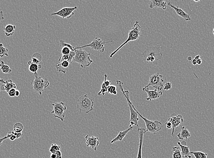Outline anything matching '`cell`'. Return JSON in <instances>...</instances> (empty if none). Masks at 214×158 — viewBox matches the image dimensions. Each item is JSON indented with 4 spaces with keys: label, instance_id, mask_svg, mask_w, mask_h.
<instances>
[{
    "label": "cell",
    "instance_id": "cell-47",
    "mask_svg": "<svg viewBox=\"0 0 214 158\" xmlns=\"http://www.w3.org/2000/svg\"><path fill=\"white\" fill-rule=\"evenodd\" d=\"M202 62V61L201 58L197 60V64H198V65H201V64Z\"/></svg>",
    "mask_w": 214,
    "mask_h": 158
},
{
    "label": "cell",
    "instance_id": "cell-54",
    "mask_svg": "<svg viewBox=\"0 0 214 158\" xmlns=\"http://www.w3.org/2000/svg\"><path fill=\"white\" fill-rule=\"evenodd\" d=\"M213 34H214V28H213Z\"/></svg>",
    "mask_w": 214,
    "mask_h": 158
},
{
    "label": "cell",
    "instance_id": "cell-52",
    "mask_svg": "<svg viewBox=\"0 0 214 158\" xmlns=\"http://www.w3.org/2000/svg\"><path fill=\"white\" fill-rule=\"evenodd\" d=\"M187 59L188 61H191L192 60V58L191 56H189V57H188Z\"/></svg>",
    "mask_w": 214,
    "mask_h": 158
},
{
    "label": "cell",
    "instance_id": "cell-33",
    "mask_svg": "<svg viewBox=\"0 0 214 158\" xmlns=\"http://www.w3.org/2000/svg\"><path fill=\"white\" fill-rule=\"evenodd\" d=\"M107 92L111 94L117 95V91L116 86L110 85V86H108V88Z\"/></svg>",
    "mask_w": 214,
    "mask_h": 158
},
{
    "label": "cell",
    "instance_id": "cell-10",
    "mask_svg": "<svg viewBox=\"0 0 214 158\" xmlns=\"http://www.w3.org/2000/svg\"><path fill=\"white\" fill-rule=\"evenodd\" d=\"M54 107L53 111L51 114H53L54 116L58 118L63 122L65 117V111L67 110V107L65 106L63 102L55 103L52 104Z\"/></svg>",
    "mask_w": 214,
    "mask_h": 158
},
{
    "label": "cell",
    "instance_id": "cell-41",
    "mask_svg": "<svg viewBox=\"0 0 214 158\" xmlns=\"http://www.w3.org/2000/svg\"><path fill=\"white\" fill-rule=\"evenodd\" d=\"M4 19V13H3V11H0V22L2 20Z\"/></svg>",
    "mask_w": 214,
    "mask_h": 158
},
{
    "label": "cell",
    "instance_id": "cell-36",
    "mask_svg": "<svg viewBox=\"0 0 214 158\" xmlns=\"http://www.w3.org/2000/svg\"><path fill=\"white\" fill-rule=\"evenodd\" d=\"M68 60H69V55H62L59 58L58 62V63H60L61 62H63V61H67L68 62Z\"/></svg>",
    "mask_w": 214,
    "mask_h": 158
},
{
    "label": "cell",
    "instance_id": "cell-45",
    "mask_svg": "<svg viewBox=\"0 0 214 158\" xmlns=\"http://www.w3.org/2000/svg\"><path fill=\"white\" fill-rule=\"evenodd\" d=\"M14 133V131H9L8 133H7V136H6L8 137V138H10V137L12 135H13Z\"/></svg>",
    "mask_w": 214,
    "mask_h": 158
},
{
    "label": "cell",
    "instance_id": "cell-30",
    "mask_svg": "<svg viewBox=\"0 0 214 158\" xmlns=\"http://www.w3.org/2000/svg\"><path fill=\"white\" fill-rule=\"evenodd\" d=\"M190 154H192L196 158H207L208 154L202 152H190Z\"/></svg>",
    "mask_w": 214,
    "mask_h": 158
},
{
    "label": "cell",
    "instance_id": "cell-48",
    "mask_svg": "<svg viewBox=\"0 0 214 158\" xmlns=\"http://www.w3.org/2000/svg\"><path fill=\"white\" fill-rule=\"evenodd\" d=\"M51 158H57V155L56 154H51L50 155Z\"/></svg>",
    "mask_w": 214,
    "mask_h": 158
},
{
    "label": "cell",
    "instance_id": "cell-4",
    "mask_svg": "<svg viewBox=\"0 0 214 158\" xmlns=\"http://www.w3.org/2000/svg\"><path fill=\"white\" fill-rule=\"evenodd\" d=\"M75 57L73 60V62H77L82 68L89 66L93 63V60L90 58L91 54L82 49H76L75 51Z\"/></svg>",
    "mask_w": 214,
    "mask_h": 158
},
{
    "label": "cell",
    "instance_id": "cell-3",
    "mask_svg": "<svg viewBox=\"0 0 214 158\" xmlns=\"http://www.w3.org/2000/svg\"><path fill=\"white\" fill-rule=\"evenodd\" d=\"M140 34H141V27L139 25V22L136 21L134 24V27L129 31L128 38L123 44L120 46V47L110 54L109 56L110 58H112L120 49L123 48L124 46L128 44V42L138 40L139 38Z\"/></svg>",
    "mask_w": 214,
    "mask_h": 158
},
{
    "label": "cell",
    "instance_id": "cell-49",
    "mask_svg": "<svg viewBox=\"0 0 214 158\" xmlns=\"http://www.w3.org/2000/svg\"><path fill=\"white\" fill-rule=\"evenodd\" d=\"M192 63L193 65H196L197 64V60L196 59H193L192 61Z\"/></svg>",
    "mask_w": 214,
    "mask_h": 158
},
{
    "label": "cell",
    "instance_id": "cell-2",
    "mask_svg": "<svg viewBox=\"0 0 214 158\" xmlns=\"http://www.w3.org/2000/svg\"><path fill=\"white\" fill-rule=\"evenodd\" d=\"M142 54L147 62H151L156 65H157L158 61L161 59L163 56L160 47L158 46L147 48Z\"/></svg>",
    "mask_w": 214,
    "mask_h": 158
},
{
    "label": "cell",
    "instance_id": "cell-5",
    "mask_svg": "<svg viewBox=\"0 0 214 158\" xmlns=\"http://www.w3.org/2000/svg\"><path fill=\"white\" fill-rule=\"evenodd\" d=\"M94 102L92 98L88 97V95L84 94L77 99V109L80 112L90 113L94 110Z\"/></svg>",
    "mask_w": 214,
    "mask_h": 158
},
{
    "label": "cell",
    "instance_id": "cell-35",
    "mask_svg": "<svg viewBox=\"0 0 214 158\" xmlns=\"http://www.w3.org/2000/svg\"><path fill=\"white\" fill-rule=\"evenodd\" d=\"M108 88V87H107V86H101L100 91L98 93V96H101V95L104 96L106 92H107Z\"/></svg>",
    "mask_w": 214,
    "mask_h": 158
},
{
    "label": "cell",
    "instance_id": "cell-37",
    "mask_svg": "<svg viewBox=\"0 0 214 158\" xmlns=\"http://www.w3.org/2000/svg\"><path fill=\"white\" fill-rule=\"evenodd\" d=\"M171 88H172V84L170 82H166L164 85L163 88L165 91H168L171 89Z\"/></svg>",
    "mask_w": 214,
    "mask_h": 158
},
{
    "label": "cell",
    "instance_id": "cell-26",
    "mask_svg": "<svg viewBox=\"0 0 214 158\" xmlns=\"http://www.w3.org/2000/svg\"><path fill=\"white\" fill-rule=\"evenodd\" d=\"M0 69L4 74H9L12 72L8 65L5 64V62L3 61H1L0 63Z\"/></svg>",
    "mask_w": 214,
    "mask_h": 158
},
{
    "label": "cell",
    "instance_id": "cell-25",
    "mask_svg": "<svg viewBox=\"0 0 214 158\" xmlns=\"http://www.w3.org/2000/svg\"><path fill=\"white\" fill-rule=\"evenodd\" d=\"M182 154L180 147H174L172 148V158H182Z\"/></svg>",
    "mask_w": 214,
    "mask_h": 158
},
{
    "label": "cell",
    "instance_id": "cell-50",
    "mask_svg": "<svg viewBox=\"0 0 214 158\" xmlns=\"http://www.w3.org/2000/svg\"><path fill=\"white\" fill-rule=\"evenodd\" d=\"M0 83H2V84H5L6 83V81H5L4 80L2 79H0Z\"/></svg>",
    "mask_w": 214,
    "mask_h": 158
},
{
    "label": "cell",
    "instance_id": "cell-24",
    "mask_svg": "<svg viewBox=\"0 0 214 158\" xmlns=\"http://www.w3.org/2000/svg\"><path fill=\"white\" fill-rule=\"evenodd\" d=\"M27 64L29 65V70L33 73L34 75L37 74L38 69H41L42 67L41 65L32 63L31 61H28Z\"/></svg>",
    "mask_w": 214,
    "mask_h": 158
},
{
    "label": "cell",
    "instance_id": "cell-18",
    "mask_svg": "<svg viewBox=\"0 0 214 158\" xmlns=\"http://www.w3.org/2000/svg\"><path fill=\"white\" fill-rule=\"evenodd\" d=\"M133 129V126H129V128L126 129V130L122 131H120L118 133V136L116 137L115 138H113V140L111 141V144H113L114 143L116 142L120 141H122L123 140L124 138L126 136L127 134L130 131L132 130Z\"/></svg>",
    "mask_w": 214,
    "mask_h": 158
},
{
    "label": "cell",
    "instance_id": "cell-34",
    "mask_svg": "<svg viewBox=\"0 0 214 158\" xmlns=\"http://www.w3.org/2000/svg\"><path fill=\"white\" fill-rule=\"evenodd\" d=\"M71 51V50L68 47H63L61 49V53L63 55H68Z\"/></svg>",
    "mask_w": 214,
    "mask_h": 158
},
{
    "label": "cell",
    "instance_id": "cell-46",
    "mask_svg": "<svg viewBox=\"0 0 214 158\" xmlns=\"http://www.w3.org/2000/svg\"><path fill=\"white\" fill-rule=\"evenodd\" d=\"M20 92L19 90H17V89L16 92H15V97H19L20 96Z\"/></svg>",
    "mask_w": 214,
    "mask_h": 158
},
{
    "label": "cell",
    "instance_id": "cell-16",
    "mask_svg": "<svg viewBox=\"0 0 214 158\" xmlns=\"http://www.w3.org/2000/svg\"><path fill=\"white\" fill-rule=\"evenodd\" d=\"M169 6L173 8L174 10L175 11L176 14L178 15V16L182 17L184 19V20L186 21H190L191 19L190 15L186 13L185 11H184L182 9L180 8L179 7L177 6H174L173 5L171 4V3L169 2L168 4Z\"/></svg>",
    "mask_w": 214,
    "mask_h": 158
},
{
    "label": "cell",
    "instance_id": "cell-43",
    "mask_svg": "<svg viewBox=\"0 0 214 158\" xmlns=\"http://www.w3.org/2000/svg\"><path fill=\"white\" fill-rule=\"evenodd\" d=\"M10 140H11V141H14L15 140V139H17V137H16V136H15L14 135V133L13 135H12V136H11L10 137Z\"/></svg>",
    "mask_w": 214,
    "mask_h": 158
},
{
    "label": "cell",
    "instance_id": "cell-9",
    "mask_svg": "<svg viewBox=\"0 0 214 158\" xmlns=\"http://www.w3.org/2000/svg\"><path fill=\"white\" fill-rule=\"evenodd\" d=\"M162 78L163 76L160 74L158 72L153 74L149 77L148 84L145 86V88H149V86H152L154 89L161 92L164 88L163 84L164 80Z\"/></svg>",
    "mask_w": 214,
    "mask_h": 158
},
{
    "label": "cell",
    "instance_id": "cell-42",
    "mask_svg": "<svg viewBox=\"0 0 214 158\" xmlns=\"http://www.w3.org/2000/svg\"><path fill=\"white\" fill-rule=\"evenodd\" d=\"M7 138H8V137L7 136L5 137L2 138H0V146L2 145L3 144V142L5 140H6Z\"/></svg>",
    "mask_w": 214,
    "mask_h": 158
},
{
    "label": "cell",
    "instance_id": "cell-44",
    "mask_svg": "<svg viewBox=\"0 0 214 158\" xmlns=\"http://www.w3.org/2000/svg\"><path fill=\"white\" fill-rule=\"evenodd\" d=\"M23 136V134L22 133V132L17 133V136H16V137H17V139L20 138L22 137Z\"/></svg>",
    "mask_w": 214,
    "mask_h": 158
},
{
    "label": "cell",
    "instance_id": "cell-11",
    "mask_svg": "<svg viewBox=\"0 0 214 158\" xmlns=\"http://www.w3.org/2000/svg\"><path fill=\"white\" fill-rule=\"evenodd\" d=\"M77 9V6L73 7H64L56 13L51 14V16H58L63 19L70 18L74 15V11Z\"/></svg>",
    "mask_w": 214,
    "mask_h": 158
},
{
    "label": "cell",
    "instance_id": "cell-20",
    "mask_svg": "<svg viewBox=\"0 0 214 158\" xmlns=\"http://www.w3.org/2000/svg\"><path fill=\"white\" fill-rule=\"evenodd\" d=\"M191 136V133L189 131L186 126L181 127L180 133L177 134V137L180 140H187Z\"/></svg>",
    "mask_w": 214,
    "mask_h": 158
},
{
    "label": "cell",
    "instance_id": "cell-1",
    "mask_svg": "<svg viewBox=\"0 0 214 158\" xmlns=\"http://www.w3.org/2000/svg\"><path fill=\"white\" fill-rule=\"evenodd\" d=\"M116 83L118 86L119 88V89L122 92V94L125 97L127 103H128V107H129L130 114V126L135 125V126H137V127H139L138 122L139 120V118H138L139 115L136 112V109H135L134 105L132 104V102L130 100L129 91L128 90H126V91L124 90L123 83L121 81L117 80Z\"/></svg>",
    "mask_w": 214,
    "mask_h": 158
},
{
    "label": "cell",
    "instance_id": "cell-7",
    "mask_svg": "<svg viewBox=\"0 0 214 158\" xmlns=\"http://www.w3.org/2000/svg\"><path fill=\"white\" fill-rule=\"evenodd\" d=\"M113 42V41H102L100 38L98 37H96L89 44L86 45L82 46V47H75L76 49H82L85 48L89 47L92 49H94L95 51H99L101 53H103L105 50V45L106 44Z\"/></svg>",
    "mask_w": 214,
    "mask_h": 158
},
{
    "label": "cell",
    "instance_id": "cell-15",
    "mask_svg": "<svg viewBox=\"0 0 214 158\" xmlns=\"http://www.w3.org/2000/svg\"><path fill=\"white\" fill-rule=\"evenodd\" d=\"M137 131H138V136L139 138V149H138L137 158H142V149L143 144L144 136L147 131L145 129L142 128H139L137 130Z\"/></svg>",
    "mask_w": 214,
    "mask_h": 158
},
{
    "label": "cell",
    "instance_id": "cell-51",
    "mask_svg": "<svg viewBox=\"0 0 214 158\" xmlns=\"http://www.w3.org/2000/svg\"><path fill=\"white\" fill-rule=\"evenodd\" d=\"M200 55H197V56H196V57H195V58H194V59H196V60H198V59H200Z\"/></svg>",
    "mask_w": 214,
    "mask_h": 158
},
{
    "label": "cell",
    "instance_id": "cell-22",
    "mask_svg": "<svg viewBox=\"0 0 214 158\" xmlns=\"http://www.w3.org/2000/svg\"><path fill=\"white\" fill-rule=\"evenodd\" d=\"M15 28L16 27L15 25L8 24L3 28V31L5 35L7 37H10L14 35Z\"/></svg>",
    "mask_w": 214,
    "mask_h": 158
},
{
    "label": "cell",
    "instance_id": "cell-31",
    "mask_svg": "<svg viewBox=\"0 0 214 158\" xmlns=\"http://www.w3.org/2000/svg\"><path fill=\"white\" fill-rule=\"evenodd\" d=\"M61 149V146L56 144H51L50 148L49 149V152L51 154H55L57 151L60 150Z\"/></svg>",
    "mask_w": 214,
    "mask_h": 158
},
{
    "label": "cell",
    "instance_id": "cell-53",
    "mask_svg": "<svg viewBox=\"0 0 214 158\" xmlns=\"http://www.w3.org/2000/svg\"><path fill=\"white\" fill-rule=\"evenodd\" d=\"M194 1H195V2H199V1H196V0H194Z\"/></svg>",
    "mask_w": 214,
    "mask_h": 158
},
{
    "label": "cell",
    "instance_id": "cell-29",
    "mask_svg": "<svg viewBox=\"0 0 214 158\" xmlns=\"http://www.w3.org/2000/svg\"><path fill=\"white\" fill-rule=\"evenodd\" d=\"M23 130V125L21 123H15L13 126L14 132L15 133H21Z\"/></svg>",
    "mask_w": 214,
    "mask_h": 158
},
{
    "label": "cell",
    "instance_id": "cell-19",
    "mask_svg": "<svg viewBox=\"0 0 214 158\" xmlns=\"http://www.w3.org/2000/svg\"><path fill=\"white\" fill-rule=\"evenodd\" d=\"M180 148L181 149V152L182 156L185 158H191V156L189 151V147L187 145L186 142L184 141V145H182V143L180 142H177Z\"/></svg>",
    "mask_w": 214,
    "mask_h": 158
},
{
    "label": "cell",
    "instance_id": "cell-17",
    "mask_svg": "<svg viewBox=\"0 0 214 158\" xmlns=\"http://www.w3.org/2000/svg\"><path fill=\"white\" fill-rule=\"evenodd\" d=\"M149 6L150 9L158 7L165 10L167 8V4L163 0H151L149 3Z\"/></svg>",
    "mask_w": 214,
    "mask_h": 158
},
{
    "label": "cell",
    "instance_id": "cell-32",
    "mask_svg": "<svg viewBox=\"0 0 214 158\" xmlns=\"http://www.w3.org/2000/svg\"><path fill=\"white\" fill-rule=\"evenodd\" d=\"M59 42H60V46L62 48L64 47H68L71 50V51H73V52H75L76 50L75 49V47H73L70 44H67L63 40H61Z\"/></svg>",
    "mask_w": 214,
    "mask_h": 158
},
{
    "label": "cell",
    "instance_id": "cell-8",
    "mask_svg": "<svg viewBox=\"0 0 214 158\" xmlns=\"http://www.w3.org/2000/svg\"><path fill=\"white\" fill-rule=\"evenodd\" d=\"M35 79L32 83V88L35 92L42 95L44 89L49 86L50 83L47 79H43L37 74H34Z\"/></svg>",
    "mask_w": 214,
    "mask_h": 158
},
{
    "label": "cell",
    "instance_id": "cell-39",
    "mask_svg": "<svg viewBox=\"0 0 214 158\" xmlns=\"http://www.w3.org/2000/svg\"><path fill=\"white\" fill-rule=\"evenodd\" d=\"M165 124L166 126V129H170L172 128V125L170 122H168H168H166Z\"/></svg>",
    "mask_w": 214,
    "mask_h": 158
},
{
    "label": "cell",
    "instance_id": "cell-14",
    "mask_svg": "<svg viewBox=\"0 0 214 158\" xmlns=\"http://www.w3.org/2000/svg\"><path fill=\"white\" fill-rule=\"evenodd\" d=\"M85 138L87 146L92 148L94 151H97V148L100 143L99 141V138L94 136L90 137L87 134L85 137Z\"/></svg>",
    "mask_w": 214,
    "mask_h": 158
},
{
    "label": "cell",
    "instance_id": "cell-6",
    "mask_svg": "<svg viewBox=\"0 0 214 158\" xmlns=\"http://www.w3.org/2000/svg\"><path fill=\"white\" fill-rule=\"evenodd\" d=\"M136 112L138 113V115L143 119L144 121L145 122L147 131L149 132L150 133L154 134L157 133L162 129L163 126L160 121H158V120L151 121V120H149L141 115V114H140V113H139L137 110H136Z\"/></svg>",
    "mask_w": 214,
    "mask_h": 158
},
{
    "label": "cell",
    "instance_id": "cell-40",
    "mask_svg": "<svg viewBox=\"0 0 214 158\" xmlns=\"http://www.w3.org/2000/svg\"><path fill=\"white\" fill-rule=\"evenodd\" d=\"M57 155V158H62V152L60 151V150L59 151H57V152L55 153Z\"/></svg>",
    "mask_w": 214,
    "mask_h": 158
},
{
    "label": "cell",
    "instance_id": "cell-38",
    "mask_svg": "<svg viewBox=\"0 0 214 158\" xmlns=\"http://www.w3.org/2000/svg\"><path fill=\"white\" fill-rule=\"evenodd\" d=\"M16 90H17V89H15V88H13V89H11V90H10L7 93H8L10 97H15V92H16Z\"/></svg>",
    "mask_w": 214,
    "mask_h": 158
},
{
    "label": "cell",
    "instance_id": "cell-21",
    "mask_svg": "<svg viewBox=\"0 0 214 158\" xmlns=\"http://www.w3.org/2000/svg\"><path fill=\"white\" fill-rule=\"evenodd\" d=\"M17 88V86L16 85L13 83L11 80L10 79L7 80L6 81V83L5 84H3L1 86V91H6V92L8 93V91L11 89Z\"/></svg>",
    "mask_w": 214,
    "mask_h": 158
},
{
    "label": "cell",
    "instance_id": "cell-12",
    "mask_svg": "<svg viewBox=\"0 0 214 158\" xmlns=\"http://www.w3.org/2000/svg\"><path fill=\"white\" fill-rule=\"evenodd\" d=\"M168 122H170L172 125V130L171 135L174 136L177 129L180 125L184 122V119L181 115H176L175 114H172L171 116L168 119Z\"/></svg>",
    "mask_w": 214,
    "mask_h": 158
},
{
    "label": "cell",
    "instance_id": "cell-28",
    "mask_svg": "<svg viewBox=\"0 0 214 158\" xmlns=\"http://www.w3.org/2000/svg\"><path fill=\"white\" fill-rule=\"evenodd\" d=\"M8 56V49L4 47L3 44H0V58Z\"/></svg>",
    "mask_w": 214,
    "mask_h": 158
},
{
    "label": "cell",
    "instance_id": "cell-13",
    "mask_svg": "<svg viewBox=\"0 0 214 158\" xmlns=\"http://www.w3.org/2000/svg\"><path fill=\"white\" fill-rule=\"evenodd\" d=\"M142 90L147 93L148 97L146 98V100L147 101H152V100L160 98L163 94L162 91L159 92L156 89L154 90H150L149 88L144 87L143 88Z\"/></svg>",
    "mask_w": 214,
    "mask_h": 158
},
{
    "label": "cell",
    "instance_id": "cell-27",
    "mask_svg": "<svg viewBox=\"0 0 214 158\" xmlns=\"http://www.w3.org/2000/svg\"><path fill=\"white\" fill-rule=\"evenodd\" d=\"M42 60V57L39 53H36L33 54L32 58V62L35 64H38Z\"/></svg>",
    "mask_w": 214,
    "mask_h": 158
},
{
    "label": "cell",
    "instance_id": "cell-23",
    "mask_svg": "<svg viewBox=\"0 0 214 158\" xmlns=\"http://www.w3.org/2000/svg\"><path fill=\"white\" fill-rule=\"evenodd\" d=\"M70 63L68 61H63L60 63H58L55 65V67L58 72H63V74H66V68L69 67Z\"/></svg>",
    "mask_w": 214,
    "mask_h": 158
}]
</instances>
